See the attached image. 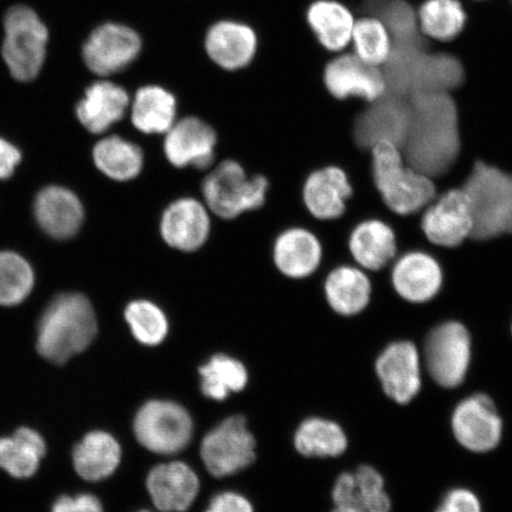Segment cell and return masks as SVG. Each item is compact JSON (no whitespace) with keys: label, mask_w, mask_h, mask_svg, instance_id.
Instances as JSON below:
<instances>
[{"label":"cell","mask_w":512,"mask_h":512,"mask_svg":"<svg viewBox=\"0 0 512 512\" xmlns=\"http://www.w3.org/2000/svg\"><path fill=\"white\" fill-rule=\"evenodd\" d=\"M411 117L400 149L406 163L434 181L457 164L460 143L458 110L452 93L419 92L408 96Z\"/></svg>","instance_id":"cell-1"},{"label":"cell","mask_w":512,"mask_h":512,"mask_svg":"<svg viewBox=\"0 0 512 512\" xmlns=\"http://www.w3.org/2000/svg\"><path fill=\"white\" fill-rule=\"evenodd\" d=\"M381 69L386 92L405 98L419 92H456L465 76L463 63L456 55L424 36L395 42L392 55Z\"/></svg>","instance_id":"cell-2"},{"label":"cell","mask_w":512,"mask_h":512,"mask_svg":"<svg viewBox=\"0 0 512 512\" xmlns=\"http://www.w3.org/2000/svg\"><path fill=\"white\" fill-rule=\"evenodd\" d=\"M98 332L95 312L80 293H63L51 300L38 323L37 351L61 366L92 344Z\"/></svg>","instance_id":"cell-3"},{"label":"cell","mask_w":512,"mask_h":512,"mask_svg":"<svg viewBox=\"0 0 512 512\" xmlns=\"http://www.w3.org/2000/svg\"><path fill=\"white\" fill-rule=\"evenodd\" d=\"M370 151L375 188L393 214L418 215L437 197L434 179L407 164L400 146L380 142Z\"/></svg>","instance_id":"cell-4"},{"label":"cell","mask_w":512,"mask_h":512,"mask_svg":"<svg viewBox=\"0 0 512 512\" xmlns=\"http://www.w3.org/2000/svg\"><path fill=\"white\" fill-rule=\"evenodd\" d=\"M472 204V240L485 241L512 235V174L495 165L473 164L462 187Z\"/></svg>","instance_id":"cell-5"},{"label":"cell","mask_w":512,"mask_h":512,"mask_svg":"<svg viewBox=\"0 0 512 512\" xmlns=\"http://www.w3.org/2000/svg\"><path fill=\"white\" fill-rule=\"evenodd\" d=\"M3 57L18 81L37 78L46 60L48 29L28 6H15L4 19Z\"/></svg>","instance_id":"cell-6"},{"label":"cell","mask_w":512,"mask_h":512,"mask_svg":"<svg viewBox=\"0 0 512 512\" xmlns=\"http://www.w3.org/2000/svg\"><path fill=\"white\" fill-rule=\"evenodd\" d=\"M202 188L210 210L232 220L264 206L268 181L262 176L249 178L238 162L224 160L204 179Z\"/></svg>","instance_id":"cell-7"},{"label":"cell","mask_w":512,"mask_h":512,"mask_svg":"<svg viewBox=\"0 0 512 512\" xmlns=\"http://www.w3.org/2000/svg\"><path fill=\"white\" fill-rule=\"evenodd\" d=\"M471 334L458 319H446L428 331L425 361L432 379L444 388L463 383L471 361Z\"/></svg>","instance_id":"cell-8"},{"label":"cell","mask_w":512,"mask_h":512,"mask_svg":"<svg viewBox=\"0 0 512 512\" xmlns=\"http://www.w3.org/2000/svg\"><path fill=\"white\" fill-rule=\"evenodd\" d=\"M191 416L182 406L170 401H150L139 409L134 420V433L147 450L176 454L188 446L192 438Z\"/></svg>","instance_id":"cell-9"},{"label":"cell","mask_w":512,"mask_h":512,"mask_svg":"<svg viewBox=\"0 0 512 512\" xmlns=\"http://www.w3.org/2000/svg\"><path fill=\"white\" fill-rule=\"evenodd\" d=\"M421 232L433 246L456 248L471 239L472 204L463 188H450L437 197L419 214Z\"/></svg>","instance_id":"cell-10"},{"label":"cell","mask_w":512,"mask_h":512,"mask_svg":"<svg viewBox=\"0 0 512 512\" xmlns=\"http://www.w3.org/2000/svg\"><path fill=\"white\" fill-rule=\"evenodd\" d=\"M255 446L245 416L234 415L204 437L201 456L211 475L222 478L247 469L255 460Z\"/></svg>","instance_id":"cell-11"},{"label":"cell","mask_w":512,"mask_h":512,"mask_svg":"<svg viewBox=\"0 0 512 512\" xmlns=\"http://www.w3.org/2000/svg\"><path fill=\"white\" fill-rule=\"evenodd\" d=\"M411 107L405 96L386 92L381 98L366 102L355 115L352 134L364 150L380 142L401 146L406 138Z\"/></svg>","instance_id":"cell-12"},{"label":"cell","mask_w":512,"mask_h":512,"mask_svg":"<svg viewBox=\"0 0 512 512\" xmlns=\"http://www.w3.org/2000/svg\"><path fill=\"white\" fill-rule=\"evenodd\" d=\"M326 91L336 100L358 99L373 102L386 93V80L379 67L370 66L349 49L335 54L323 69Z\"/></svg>","instance_id":"cell-13"},{"label":"cell","mask_w":512,"mask_h":512,"mask_svg":"<svg viewBox=\"0 0 512 512\" xmlns=\"http://www.w3.org/2000/svg\"><path fill=\"white\" fill-rule=\"evenodd\" d=\"M142 40L136 31L123 24L101 25L83 47V60L94 74L108 76L121 72L137 59Z\"/></svg>","instance_id":"cell-14"},{"label":"cell","mask_w":512,"mask_h":512,"mask_svg":"<svg viewBox=\"0 0 512 512\" xmlns=\"http://www.w3.org/2000/svg\"><path fill=\"white\" fill-rule=\"evenodd\" d=\"M390 281L398 296L411 304H426L438 296L444 272L439 261L424 251H408L390 266Z\"/></svg>","instance_id":"cell-15"},{"label":"cell","mask_w":512,"mask_h":512,"mask_svg":"<svg viewBox=\"0 0 512 512\" xmlns=\"http://www.w3.org/2000/svg\"><path fill=\"white\" fill-rule=\"evenodd\" d=\"M452 428L460 445L483 453L497 447L503 424L489 396L477 394L459 403L452 416Z\"/></svg>","instance_id":"cell-16"},{"label":"cell","mask_w":512,"mask_h":512,"mask_svg":"<svg viewBox=\"0 0 512 512\" xmlns=\"http://www.w3.org/2000/svg\"><path fill=\"white\" fill-rule=\"evenodd\" d=\"M352 194L354 190L347 172L337 165H326L311 171L302 188L304 207L318 221L341 219Z\"/></svg>","instance_id":"cell-17"},{"label":"cell","mask_w":512,"mask_h":512,"mask_svg":"<svg viewBox=\"0 0 512 512\" xmlns=\"http://www.w3.org/2000/svg\"><path fill=\"white\" fill-rule=\"evenodd\" d=\"M376 373L390 399L401 405L411 402L421 388L420 356L414 343L389 344L377 358Z\"/></svg>","instance_id":"cell-18"},{"label":"cell","mask_w":512,"mask_h":512,"mask_svg":"<svg viewBox=\"0 0 512 512\" xmlns=\"http://www.w3.org/2000/svg\"><path fill=\"white\" fill-rule=\"evenodd\" d=\"M216 133L198 118H185L166 132L164 152L176 168L207 169L214 162Z\"/></svg>","instance_id":"cell-19"},{"label":"cell","mask_w":512,"mask_h":512,"mask_svg":"<svg viewBox=\"0 0 512 512\" xmlns=\"http://www.w3.org/2000/svg\"><path fill=\"white\" fill-rule=\"evenodd\" d=\"M332 512H390L384 480L374 467L362 465L355 472L342 473L334 491Z\"/></svg>","instance_id":"cell-20"},{"label":"cell","mask_w":512,"mask_h":512,"mask_svg":"<svg viewBox=\"0 0 512 512\" xmlns=\"http://www.w3.org/2000/svg\"><path fill=\"white\" fill-rule=\"evenodd\" d=\"M356 15L341 0H312L305 22L320 48L331 55L350 49Z\"/></svg>","instance_id":"cell-21"},{"label":"cell","mask_w":512,"mask_h":512,"mask_svg":"<svg viewBox=\"0 0 512 512\" xmlns=\"http://www.w3.org/2000/svg\"><path fill=\"white\" fill-rule=\"evenodd\" d=\"M160 233L172 248L183 252L200 249L209 238L210 219L203 204L195 198H181L164 211Z\"/></svg>","instance_id":"cell-22"},{"label":"cell","mask_w":512,"mask_h":512,"mask_svg":"<svg viewBox=\"0 0 512 512\" xmlns=\"http://www.w3.org/2000/svg\"><path fill=\"white\" fill-rule=\"evenodd\" d=\"M146 486L157 509L184 512L194 503L200 491V480L187 464L172 462L152 469Z\"/></svg>","instance_id":"cell-23"},{"label":"cell","mask_w":512,"mask_h":512,"mask_svg":"<svg viewBox=\"0 0 512 512\" xmlns=\"http://www.w3.org/2000/svg\"><path fill=\"white\" fill-rule=\"evenodd\" d=\"M348 245L354 264L369 273L392 266L399 256L394 229L380 219H367L356 224Z\"/></svg>","instance_id":"cell-24"},{"label":"cell","mask_w":512,"mask_h":512,"mask_svg":"<svg viewBox=\"0 0 512 512\" xmlns=\"http://www.w3.org/2000/svg\"><path fill=\"white\" fill-rule=\"evenodd\" d=\"M278 270L292 280L312 277L323 261V246L311 229L292 227L279 235L274 246Z\"/></svg>","instance_id":"cell-25"},{"label":"cell","mask_w":512,"mask_h":512,"mask_svg":"<svg viewBox=\"0 0 512 512\" xmlns=\"http://www.w3.org/2000/svg\"><path fill=\"white\" fill-rule=\"evenodd\" d=\"M326 304L339 317H355L367 309L373 285L369 273L352 265H341L326 274L323 283Z\"/></svg>","instance_id":"cell-26"},{"label":"cell","mask_w":512,"mask_h":512,"mask_svg":"<svg viewBox=\"0 0 512 512\" xmlns=\"http://www.w3.org/2000/svg\"><path fill=\"white\" fill-rule=\"evenodd\" d=\"M34 211L40 227L56 240L72 239L85 219L79 197L73 191L56 185L40 191Z\"/></svg>","instance_id":"cell-27"},{"label":"cell","mask_w":512,"mask_h":512,"mask_svg":"<svg viewBox=\"0 0 512 512\" xmlns=\"http://www.w3.org/2000/svg\"><path fill=\"white\" fill-rule=\"evenodd\" d=\"M258 47V38L246 24L222 21L208 31L206 50L217 66L238 70L248 66Z\"/></svg>","instance_id":"cell-28"},{"label":"cell","mask_w":512,"mask_h":512,"mask_svg":"<svg viewBox=\"0 0 512 512\" xmlns=\"http://www.w3.org/2000/svg\"><path fill=\"white\" fill-rule=\"evenodd\" d=\"M130 98L123 87L108 81L95 82L86 91L76 114L92 133H104L124 118Z\"/></svg>","instance_id":"cell-29"},{"label":"cell","mask_w":512,"mask_h":512,"mask_svg":"<svg viewBox=\"0 0 512 512\" xmlns=\"http://www.w3.org/2000/svg\"><path fill=\"white\" fill-rule=\"evenodd\" d=\"M121 460V447L111 434L88 433L73 452L74 469L88 482H99L113 475Z\"/></svg>","instance_id":"cell-30"},{"label":"cell","mask_w":512,"mask_h":512,"mask_svg":"<svg viewBox=\"0 0 512 512\" xmlns=\"http://www.w3.org/2000/svg\"><path fill=\"white\" fill-rule=\"evenodd\" d=\"M416 16L420 34L439 44L457 40L469 19L464 0H422Z\"/></svg>","instance_id":"cell-31"},{"label":"cell","mask_w":512,"mask_h":512,"mask_svg":"<svg viewBox=\"0 0 512 512\" xmlns=\"http://www.w3.org/2000/svg\"><path fill=\"white\" fill-rule=\"evenodd\" d=\"M47 445L42 435L21 427L12 437L0 438V467L10 476L24 479L35 475Z\"/></svg>","instance_id":"cell-32"},{"label":"cell","mask_w":512,"mask_h":512,"mask_svg":"<svg viewBox=\"0 0 512 512\" xmlns=\"http://www.w3.org/2000/svg\"><path fill=\"white\" fill-rule=\"evenodd\" d=\"M175 96L158 86L140 88L133 101L132 123L140 132L162 134L175 124Z\"/></svg>","instance_id":"cell-33"},{"label":"cell","mask_w":512,"mask_h":512,"mask_svg":"<svg viewBox=\"0 0 512 512\" xmlns=\"http://www.w3.org/2000/svg\"><path fill=\"white\" fill-rule=\"evenodd\" d=\"M93 158L102 174L118 182L136 178L144 166L142 149L118 136L100 140L94 147Z\"/></svg>","instance_id":"cell-34"},{"label":"cell","mask_w":512,"mask_h":512,"mask_svg":"<svg viewBox=\"0 0 512 512\" xmlns=\"http://www.w3.org/2000/svg\"><path fill=\"white\" fill-rule=\"evenodd\" d=\"M393 37L381 18L360 16L352 31L350 50L358 59L374 67H383L393 51Z\"/></svg>","instance_id":"cell-35"},{"label":"cell","mask_w":512,"mask_h":512,"mask_svg":"<svg viewBox=\"0 0 512 512\" xmlns=\"http://www.w3.org/2000/svg\"><path fill=\"white\" fill-rule=\"evenodd\" d=\"M294 444L305 457H338L347 450L348 439L335 422L311 418L299 426Z\"/></svg>","instance_id":"cell-36"},{"label":"cell","mask_w":512,"mask_h":512,"mask_svg":"<svg viewBox=\"0 0 512 512\" xmlns=\"http://www.w3.org/2000/svg\"><path fill=\"white\" fill-rule=\"evenodd\" d=\"M201 388L208 399L223 401L232 393H239L248 383L247 369L235 358L216 355L200 368Z\"/></svg>","instance_id":"cell-37"},{"label":"cell","mask_w":512,"mask_h":512,"mask_svg":"<svg viewBox=\"0 0 512 512\" xmlns=\"http://www.w3.org/2000/svg\"><path fill=\"white\" fill-rule=\"evenodd\" d=\"M34 284V271L27 260L16 253L0 252V305L23 303Z\"/></svg>","instance_id":"cell-38"},{"label":"cell","mask_w":512,"mask_h":512,"mask_svg":"<svg viewBox=\"0 0 512 512\" xmlns=\"http://www.w3.org/2000/svg\"><path fill=\"white\" fill-rule=\"evenodd\" d=\"M125 318L139 343L155 347L168 335L169 324L164 312L147 300H136L126 307Z\"/></svg>","instance_id":"cell-39"},{"label":"cell","mask_w":512,"mask_h":512,"mask_svg":"<svg viewBox=\"0 0 512 512\" xmlns=\"http://www.w3.org/2000/svg\"><path fill=\"white\" fill-rule=\"evenodd\" d=\"M379 18L392 34L393 42L412 41L422 36L416 16V6L408 0H390L384 6Z\"/></svg>","instance_id":"cell-40"},{"label":"cell","mask_w":512,"mask_h":512,"mask_svg":"<svg viewBox=\"0 0 512 512\" xmlns=\"http://www.w3.org/2000/svg\"><path fill=\"white\" fill-rule=\"evenodd\" d=\"M435 512H482V508L473 492L454 489L448 492Z\"/></svg>","instance_id":"cell-41"},{"label":"cell","mask_w":512,"mask_h":512,"mask_svg":"<svg viewBox=\"0 0 512 512\" xmlns=\"http://www.w3.org/2000/svg\"><path fill=\"white\" fill-rule=\"evenodd\" d=\"M51 512H104V508L98 498L83 494L76 497L61 496L56 499Z\"/></svg>","instance_id":"cell-42"},{"label":"cell","mask_w":512,"mask_h":512,"mask_svg":"<svg viewBox=\"0 0 512 512\" xmlns=\"http://www.w3.org/2000/svg\"><path fill=\"white\" fill-rule=\"evenodd\" d=\"M206 512H253L252 504L234 492H223L211 499Z\"/></svg>","instance_id":"cell-43"},{"label":"cell","mask_w":512,"mask_h":512,"mask_svg":"<svg viewBox=\"0 0 512 512\" xmlns=\"http://www.w3.org/2000/svg\"><path fill=\"white\" fill-rule=\"evenodd\" d=\"M21 151L3 138H0V179H8L21 163Z\"/></svg>","instance_id":"cell-44"},{"label":"cell","mask_w":512,"mask_h":512,"mask_svg":"<svg viewBox=\"0 0 512 512\" xmlns=\"http://www.w3.org/2000/svg\"><path fill=\"white\" fill-rule=\"evenodd\" d=\"M473 2H484V0H473Z\"/></svg>","instance_id":"cell-45"},{"label":"cell","mask_w":512,"mask_h":512,"mask_svg":"<svg viewBox=\"0 0 512 512\" xmlns=\"http://www.w3.org/2000/svg\"><path fill=\"white\" fill-rule=\"evenodd\" d=\"M511 332H512V320H511Z\"/></svg>","instance_id":"cell-46"},{"label":"cell","mask_w":512,"mask_h":512,"mask_svg":"<svg viewBox=\"0 0 512 512\" xmlns=\"http://www.w3.org/2000/svg\"><path fill=\"white\" fill-rule=\"evenodd\" d=\"M139 512H150V511H139Z\"/></svg>","instance_id":"cell-47"},{"label":"cell","mask_w":512,"mask_h":512,"mask_svg":"<svg viewBox=\"0 0 512 512\" xmlns=\"http://www.w3.org/2000/svg\"><path fill=\"white\" fill-rule=\"evenodd\" d=\"M511 4H512V0H510Z\"/></svg>","instance_id":"cell-48"}]
</instances>
